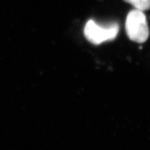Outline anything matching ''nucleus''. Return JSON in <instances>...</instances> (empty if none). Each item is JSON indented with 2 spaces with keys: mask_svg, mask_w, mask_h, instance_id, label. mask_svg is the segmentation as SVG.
<instances>
[{
  "mask_svg": "<svg viewBox=\"0 0 150 150\" xmlns=\"http://www.w3.org/2000/svg\"><path fill=\"white\" fill-rule=\"evenodd\" d=\"M126 2L131 4L137 9L146 11L150 8V0H124Z\"/></svg>",
  "mask_w": 150,
  "mask_h": 150,
  "instance_id": "7ed1b4c3",
  "label": "nucleus"
},
{
  "mask_svg": "<svg viewBox=\"0 0 150 150\" xmlns=\"http://www.w3.org/2000/svg\"><path fill=\"white\" fill-rule=\"evenodd\" d=\"M119 32L117 23L112 22L105 26L98 25L93 20H89L84 28V34L91 44L98 45L108 40H114Z\"/></svg>",
  "mask_w": 150,
  "mask_h": 150,
  "instance_id": "f03ea898",
  "label": "nucleus"
},
{
  "mask_svg": "<svg viewBox=\"0 0 150 150\" xmlns=\"http://www.w3.org/2000/svg\"><path fill=\"white\" fill-rule=\"evenodd\" d=\"M125 28L128 38L139 44L146 41L149 35L146 15L143 11L137 8L128 13Z\"/></svg>",
  "mask_w": 150,
  "mask_h": 150,
  "instance_id": "f257e3e1",
  "label": "nucleus"
}]
</instances>
